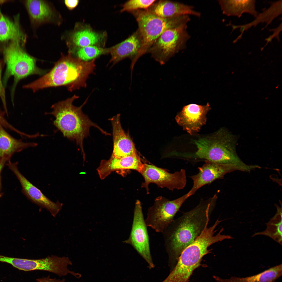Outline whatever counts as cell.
<instances>
[{
  "label": "cell",
  "mask_w": 282,
  "mask_h": 282,
  "mask_svg": "<svg viewBox=\"0 0 282 282\" xmlns=\"http://www.w3.org/2000/svg\"><path fill=\"white\" fill-rule=\"evenodd\" d=\"M113 128V148L112 155L120 158L137 153L134 145L130 137L122 128L119 114L110 119Z\"/></svg>",
  "instance_id": "16"
},
{
  "label": "cell",
  "mask_w": 282,
  "mask_h": 282,
  "mask_svg": "<svg viewBox=\"0 0 282 282\" xmlns=\"http://www.w3.org/2000/svg\"><path fill=\"white\" fill-rule=\"evenodd\" d=\"M277 211L274 216L266 224L267 228L264 231L256 233L252 237L257 235H264L268 236L282 245V209L276 205Z\"/></svg>",
  "instance_id": "23"
},
{
  "label": "cell",
  "mask_w": 282,
  "mask_h": 282,
  "mask_svg": "<svg viewBox=\"0 0 282 282\" xmlns=\"http://www.w3.org/2000/svg\"><path fill=\"white\" fill-rule=\"evenodd\" d=\"M218 2L223 14L228 16L240 17L243 13H247L256 18L258 15L255 0H219Z\"/></svg>",
  "instance_id": "19"
},
{
  "label": "cell",
  "mask_w": 282,
  "mask_h": 282,
  "mask_svg": "<svg viewBox=\"0 0 282 282\" xmlns=\"http://www.w3.org/2000/svg\"><path fill=\"white\" fill-rule=\"evenodd\" d=\"M236 136L222 128L213 134L193 140L197 149L194 157L212 162L228 165L235 170L249 172L256 165L246 164L236 151Z\"/></svg>",
  "instance_id": "4"
},
{
  "label": "cell",
  "mask_w": 282,
  "mask_h": 282,
  "mask_svg": "<svg viewBox=\"0 0 282 282\" xmlns=\"http://www.w3.org/2000/svg\"><path fill=\"white\" fill-rule=\"evenodd\" d=\"M95 66V59L85 61L70 54L62 56L48 73L23 87L35 92L45 88L64 86L72 92L86 87L87 80L93 73Z\"/></svg>",
  "instance_id": "2"
},
{
  "label": "cell",
  "mask_w": 282,
  "mask_h": 282,
  "mask_svg": "<svg viewBox=\"0 0 282 282\" xmlns=\"http://www.w3.org/2000/svg\"><path fill=\"white\" fill-rule=\"evenodd\" d=\"M190 38L187 24L165 31L148 50L147 53L161 65L165 64L171 57L186 47Z\"/></svg>",
  "instance_id": "7"
},
{
  "label": "cell",
  "mask_w": 282,
  "mask_h": 282,
  "mask_svg": "<svg viewBox=\"0 0 282 282\" xmlns=\"http://www.w3.org/2000/svg\"><path fill=\"white\" fill-rule=\"evenodd\" d=\"M79 97L74 95L70 98L52 105L51 107L52 111L46 114L51 115L55 117V119L53 121L54 125L64 137L75 141L84 156L83 140L89 135L91 127L97 128L105 135H110V134L92 122L83 112L82 108L87 103L88 98L80 106H75L73 104V101Z\"/></svg>",
  "instance_id": "3"
},
{
  "label": "cell",
  "mask_w": 282,
  "mask_h": 282,
  "mask_svg": "<svg viewBox=\"0 0 282 282\" xmlns=\"http://www.w3.org/2000/svg\"><path fill=\"white\" fill-rule=\"evenodd\" d=\"M144 164L137 153L120 158L112 155L108 160H102L97 169L99 176L103 180L112 172L122 169H133L139 172Z\"/></svg>",
  "instance_id": "15"
},
{
  "label": "cell",
  "mask_w": 282,
  "mask_h": 282,
  "mask_svg": "<svg viewBox=\"0 0 282 282\" xmlns=\"http://www.w3.org/2000/svg\"><path fill=\"white\" fill-rule=\"evenodd\" d=\"M156 1V0H130L127 1L122 5L121 13L131 12L138 10L146 9Z\"/></svg>",
  "instance_id": "27"
},
{
  "label": "cell",
  "mask_w": 282,
  "mask_h": 282,
  "mask_svg": "<svg viewBox=\"0 0 282 282\" xmlns=\"http://www.w3.org/2000/svg\"><path fill=\"white\" fill-rule=\"evenodd\" d=\"M131 13L135 17L138 26V30L142 38L141 45L134 61L147 53L158 37L166 30L187 24L190 20L189 15L171 18L157 16L147 9L138 10Z\"/></svg>",
  "instance_id": "5"
},
{
  "label": "cell",
  "mask_w": 282,
  "mask_h": 282,
  "mask_svg": "<svg viewBox=\"0 0 282 282\" xmlns=\"http://www.w3.org/2000/svg\"><path fill=\"white\" fill-rule=\"evenodd\" d=\"M105 36L104 33L97 32L86 28L74 32L71 40L75 45L80 48L90 46H97L103 42Z\"/></svg>",
  "instance_id": "22"
},
{
  "label": "cell",
  "mask_w": 282,
  "mask_h": 282,
  "mask_svg": "<svg viewBox=\"0 0 282 282\" xmlns=\"http://www.w3.org/2000/svg\"><path fill=\"white\" fill-rule=\"evenodd\" d=\"M37 282H66L64 279H62L51 278L49 276L46 277L38 278L36 279Z\"/></svg>",
  "instance_id": "31"
},
{
  "label": "cell",
  "mask_w": 282,
  "mask_h": 282,
  "mask_svg": "<svg viewBox=\"0 0 282 282\" xmlns=\"http://www.w3.org/2000/svg\"><path fill=\"white\" fill-rule=\"evenodd\" d=\"M157 1L147 9L160 17L171 18L185 15L197 17L201 16V13L195 10L192 6L168 0Z\"/></svg>",
  "instance_id": "17"
},
{
  "label": "cell",
  "mask_w": 282,
  "mask_h": 282,
  "mask_svg": "<svg viewBox=\"0 0 282 282\" xmlns=\"http://www.w3.org/2000/svg\"><path fill=\"white\" fill-rule=\"evenodd\" d=\"M2 64L0 61V98L1 100L4 111L6 114H8L5 86L4 85L2 79Z\"/></svg>",
  "instance_id": "29"
},
{
  "label": "cell",
  "mask_w": 282,
  "mask_h": 282,
  "mask_svg": "<svg viewBox=\"0 0 282 282\" xmlns=\"http://www.w3.org/2000/svg\"><path fill=\"white\" fill-rule=\"evenodd\" d=\"M189 197L187 193L173 200L162 196L157 197L153 205L148 209L145 220L147 227H150L157 232L162 233L174 220L175 215Z\"/></svg>",
  "instance_id": "8"
},
{
  "label": "cell",
  "mask_w": 282,
  "mask_h": 282,
  "mask_svg": "<svg viewBox=\"0 0 282 282\" xmlns=\"http://www.w3.org/2000/svg\"><path fill=\"white\" fill-rule=\"evenodd\" d=\"M211 109L209 103L205 105L191 103L185 105L175 119L183 130L191 135L199 132L206 123L207 113Z\"/></svg>",
  "instance_id": "11"
},
{
  "label": "cell",
  "mask_w": 282,
  "mask_h": 282,
  "mask_svg": "<svg viewBox=\"0 0 282 282\" xmlns=\"http://www.w3.org/2000/svg\"><path fill=\"white\" fill-rule=\"evenodd\" d=\"M281 28V24L276 29L273 30L272 31H274V33L272 35L270 36L268 38H266L265 39V40L267 41V43H268L269 42L271 41V40L274 37L277 38L278 40H279L278 38V34L280 32V28Z\"/></svg>",
  "instance_id": "33"
},
{
  "label": "cell",
  "mask_w": 282,
  "mask_h": 282,
  "mask_svg": "<svg viewBox=\"0 0 282 282\" xmlns=\"http://www.w3.org/2000/svg\"><path fill=\"white\" fill-rule=\"evenodd\" d=\"M64 3L68 8L69 9L72 10L77 6L79 3V1L66 0L64 1Z\"/></svg>",
  "instance_id": "32"
},
{
  "label": "cell",
  "mask_w": 282,
  "mask_h": 282,
  "mask_svg": "<svg viewBox=\"0 0 282 282\" xmlns=\"http://www.w3.org/2000/svg\"><path fill=\"white\" fill-rule=\"evenodd\" d=\"M142 42V37L138 29L124 41L109 48V54L111 57L108 63H112L113 66L124 58H129L131 61L130 66L131 74L135 64L134 60Z\"/></svg>",
  "instance_id": "14"
},
{
  "label": "cell",
  "mask_w": 282,
  "mask_h": 282,
  "mask_svg": "<svg viewBox=\"0 0 282 282\" xmlns=\"http://www.w3.org/2000/svg\"><path fill=\"white\" fill-rule=\"evenodd\" d=\"M27 8L33 21L40 23L50 19L52 12L48 5L41 0H28L26 2Z\"/></svg>",
  "instance_id": "24"
},
{
  "label": "cell",
  "mask_w": 282,
  "mask_h": 282,
  "mask_svg": "<svg viewBox=\"0 0 282 282\" xmlns=\"http://www.w3.org/2000/svg\"><path fill=\"white\" fill-rule=\"evenodd\" d=\"M197 174L190 176L193 181L192 187L187 193L189 197L194 195L202 186L214 180L221 179L227 173L235 171L232 166L208 160L201 167H198Z\"/></svg>",
  "instance_id": "13"
},
{
  "label": "cell",
  "mask_w": 282,
  "mask_h": 282,
  "mask_svg": "<svg viewBox=\"0 0 282 282\" xmlns=\"http://www.w3.org/2000/svg\"><path fill=\"white\" fill-rule=\"evenodd\" d=\"M139 173L144 179L141 187L145 189L147 194L149 193L148 186L150 183H154L158 187L173 191L183 189L187 183L186 171L184 169L170 173L154 165L144 163Z\"/></svg>",
  "instance_id": "10"
},
{
  "label": "cell",
  "mask_w": 282,
  "mask_h": 282,
  "mask_svg": "<svg viewBox=\"0 0 282 282\" xmlns=\"http://www.w3.org/2000/svg\"><path fill=\"white\" fill-rule=\"evenodd\" d=\"M281 0L273 3L269 8L258 15L254 21L244 25L245 29L247 30L252 26H255L260 22L267 23V26L274 18L281 14Z\"/></svg>",
  "instance_id": "25"
},
{
  "label": "cell",
  "mask_w": 282,
  "mask_h": 282,
  "mask_svg": "<svg viewBox=\"0 0 282 282\" xmlns=\"http://www.w3.org/2000/svg\"><path fill=\"white\" fill-rule=\"evenodd\" d=\"M24 258L6 256L0 254V262L8 263L22 271Z\"/></svg>",
  "instance_id": "28"
},
{
  "label": "cell",
  "mask_w": 282,
  "mask_h": 282,
  "mask_svg": "<svg viewBox=\"0 0 282 282\" xmlns=\"http://www.w3.org/2000/svg\"><path fill=\"white\" fill-rule=\"evenodd\" d=\"M5 112L2 111L0 108V124L4 128L8 129L22 136L24 133L16 129L9 123L4 116Z\"/></svg>",
  "instance_id": "30"
},
{
  "label": "cell",
  "mask_w": 282,
  "mask_h": 282,
  "mask_svg": "<svg viewBox=\"0 0 282 282\" xmlns=\"http://www.w3.org/2000/svg\"><path fill=\"white\" fill-rule=\"evenodd\" d=\"M7 165L19 180L23 192L26 197L33 203L46 209L53 216L55 217L61 209L62 204L58 201L54 202L45 196L20 172L17 167V163H12L10 161Z\"/></svg>",
  "instance_id": "12"
},
{
  "label": "cell",
  "mask_w": 282,
  "mask_h": 282,
  "mask_svg": "<svg viewBox=\"0 0 282 282\" xmlns=\"http://www.w3.org/2000/svg\"><path fill=\"white\" fill-rule=\"evenodd\" d=\"M140 201H136L134 210L132 224L128 239L123 242L131 245L147 263L150 269L155 265L150 247L149 238Z\"/></svg>",
  "instance_id": "9"
},
{
  "label": "cell",
  "mask_w": 282,
  "mask_h": 282,
  "mask_svg": "<svg viewBox=\"0 0 282 282\" xmlns=\"http://www.w3.org/2000/svg\"><path fill=\"white\" fill-rule=\"evenodd\" d=\"M109 54V48H104L96 46L79 48L76 52L77 58L85 61L92 60L100 55Z\"/></svg>",
  "instance_id": "26"
},
{
  "label": "cell",
  "mask_w": 282,
  "mask_h": 282,
  "mask_svg": "<svg viewBox=\"0 0 282 282\" xmlns=\"http://www.w3.org/2000/svg\"><path fill=\"white\" fill-rule=\"evenodd\" d=\"M282 275V264L271 267L257 274L245 277H232L223 279L213 276L216 282H275Z\"/></svg>",
  "instance_id": "20"
},
{
  "label": "cell",
  "mask_w": 282,
  "mask_h": 282,
  "mask_svg": "<svg viewBox=\"0 0 282 282\" xmlns=\"http://www.w3.org/2000/svg\"><path fill=\"white\" fill-rule=\"evenodd\" d=\"M23 45L18 42L11 41L3 50L6 68L3 83L5 86L9 78L14 77L11 93L12 101L15 89L20 80L30 75H42L45 72L37 67L36 59L24 50L21 46Z\"/></svg>",
  "instance_id": "6"
},
{
  "label": "cell",
  "mask_w": 282,
  "mask_h": 282,
  "mask_svg": "<svg viewBox=\"0 0 282 282\" xmlns=\"http://www.w3.org/2000/svg\"><path fill=\"white\" fill-rule=\"evenodd\" d=\"M0 124V165L4 166L15 153L37 145L34 142H25L10 135Z\"/></svg>",
  "instance_id": "18"
},
{
  "label": "cell",
  "mask_w": 282,
  "mask_h": 282,
  "mask_svg": "<svg viewBox=\"0 0 282 282\" xmlns=\"http://www.w3.org/2000/svg\"><path fill=\"white\" fill-rule=\"evenodd\" d=\"M4 166L0 165V198L2 196V193L0 192V189H1V171L3 167Z\"/></svg>",
  "instance_id": "34"
},
{
  "label": "cell",
  "mask_w": 282,
  "mask_h": 282,
  "mask_svg": "<svg viewBox=\"0 0 282 282\" xmlns=\"http://www.w3.org/2000/svg\"><path fill=\"white\" fill-rule=\"evenodd\" d=\"M217 198L216 194L208 199L201 200L194 208L174 219L162 233L170 272L183 251L208 225Z\"/></svg>",
  "instance_id": "1"
},
{
  "label": "cell",
  "mask_w": 282,
  "mask_h": 282,
  "mask_svg": "<svg viewBox=\"0 0 282 282\" xmlns=\"http://www.w3.org/2000/svg\"><path fill=\"white\" fill-rule=\"evenodd\" d=\"M17 20L13 21L5 16L0 11V40L19 42L23 45L26 36L21 30Z\"/></svg>",
  "instance_id": "21"
}]
</instances>
